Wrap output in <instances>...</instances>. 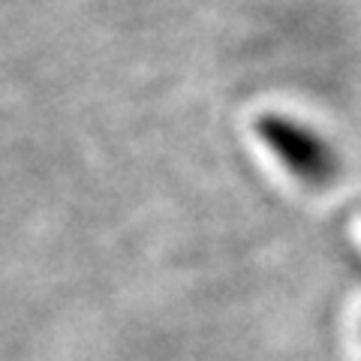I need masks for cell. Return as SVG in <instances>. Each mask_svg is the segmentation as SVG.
Instances as JSON below:
<instances>
[{
    "label": "cell",
    "mask_w": 361,
    "mask_h": 361,
    "mask_svg": "<svg viewBox=\"0 0 361 361\" xmlns=\"http://www.w3.org/2000/svg\"><path fill=\"white\" fill-rule=\"evenodd\" d=\"M256 135L277 157L283 169L307 187H325L337 175V154L329 142L307 123L289 115H262L256 121Z\"/></svg>",
    "instance_id": "6da1fadb"
}]
</instances>
